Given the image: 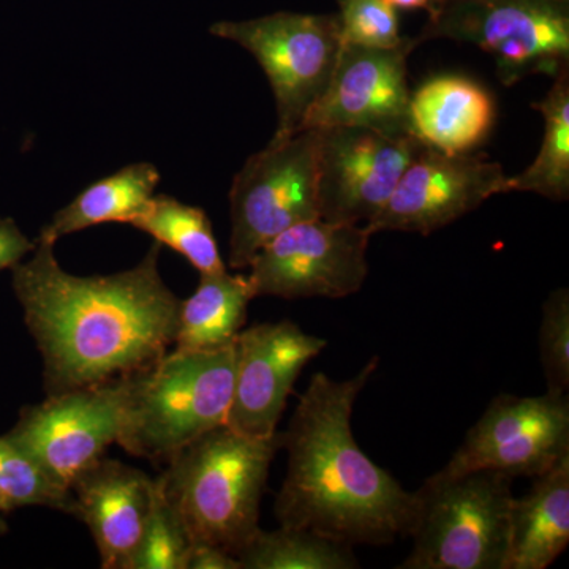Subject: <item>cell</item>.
<instances>
[{
	"mask_svg": "<svg viewBox=\"0 0 569 569\" xmlns=\"http://www.w3.org/2000/svg\"><path fill=\"white\" fill-rule=\"evenodd\" d=\"M129 378L100 387L73 389L22 408L6 433L59 488L102 459L116 443Z\"/></svg>",
	"mask_w": 569,
	"mask_h": 569,
	"instance_id": "obj_10",
	"label": "cell"
},
{
	"mask_svg": "<svg viewBox=\"0 0 569 569\" xmlns=\"http://www.w3.org/2000/svg\"><path fill=\"white\" fill-rule=\"evenodd\" d=\"M253 295L244 274L200 276L194 293L181 301L176 350L212 351L234 343L244 328Z\"/></svg>",
	"mask_w": 569,
	"mask_h": 569,
	"instance_id": "obj_20",
	"label": "cell"
},
{
	"mask_svg": "<svg viewBox=\"0 0 569 569\" xmlns=\"http://www.w3.org/2000/svg\"><path fill=\"white\" fill-rule=\"evenodd\" d=\"M569 452L568 395H500L441 470H493L535 478Z\"/></svg>",
	"mask_w": 569,
	"mask_h": 569,
	"instance_id": "obj_12",
	"label": "cell"
},
{
	"mask_svg": "<svg viewBox=\"0 0 569 569\" xmlns=\"http://www.w3.org/2000/svg\"><path fill=\"white\" fill-rule=\"evenodd\" d=\"M44 507L73 515L70 490L59 488L43 470L6 436L0 437V511Z\"/></svg>",
	"mask_w": 569,
	"mask_h": 569,
	"instance_id": "obj_24",
	"label": "cell"
},
{
	"mask_svg": "<svg viewBox=\"0 0 569 569\" xmlns=\"http://www.w3.org/2000/svg\"><path fill=\"white\" fill-rule=\"evenodd\" d=\"M73 515L88 526L103 569H130L151 512L156 479L140 468L99 459L70 486Z\"/></svg>",
	"mask_w": 569,
	"mask_h": 569,
	"instance_id": "obj_16",
	"label": "cell"
},
{
	"mask_svg": "<svg viewBox=\"0 0 569 569\" xmlns=\"http://www.w3.org/2000/svg\"><path fill=\"white\" fill-rule=\"evenodd\" d=\"M508 192V176L500 163L425 146L366 230L427 236L475 211L493 194Z\"/></svg>",
	"mask_w": 569,
	"mask_h": 569,
	"instance_id": "obj_13",
	"label": "cell"
},
{
	"mask_svg": "<svg viewBox=\"0 0 569 569\" xmlns=\"http://www.w3.org/2000/svg\"><path fill=\"white\" fill-rule=\"evenodd\" d=\"M326 347L325 339L291 320L242 329L234 340V391L227 426L249 437H274L296 380Z\"/></svg>",
	"mask_w": 569,
	"mask_h": 569,
	"instance_id": "obj_14",
	"label": "cell"
},
{
	"mask_svg": "<svg viewBox=\"0 0 569 569\" xmlns=\"http://www.w3.org/2000/svg\"><path fill=\"white\" fill-rule=\"evenodd\" d=\"M190 546L182 519L156 479L151 512L130 569H183Z\"/></svg>",
	"mask_w": 569,
	"mask_h": 569,
	"instance_id": "obj_25",
	"label": "cell"
},
{
	"mask_svg": "<svg viewBox=\"0 0 569 569\" xmlns=\"http://www.w3.org/2000/svg\"><path fill=\"white\" fill-rule=\"evenodd\" d=\"M496 119L492 97L468 78L445 74L411 93L408 129L436 151L466 153L485 141Z\"/></svg>",
	"mask_w": 569,
	"mask_h": 569,
	"instance_id": "obj_17",
	"label": "cell"
},
{
	"mask_svg": "<svg viewBox=\"0 0 569 569\" xmlns=\"http://www.w3.org/2000/svg\"><path fill=\"white\" fill-rule=\"evenodd\" d=\"M545 99L531 104L545 116V138L535 162L508 178L509 192H533L549 200L569 197V69L553 78Z\"/></svg>",
	"mask_w": 569,
	"mask_h": 569,
	"instance_id": "obj_22",
	"label": "cell"
},
{
	"mask_svg": "<svg viewBox=\"0 0 569 569\" xmlns=\"http://www.w3.org/2000/svg\"><path fill=\"white\" fill-rule=\"evenodd\" d=\"M539 361L545 372L546 392L569 391V291L557 288L542 305L538 331Z\"/></svg>",
	"mask_w": 569,
	"mask_h": 569,
	"instance_id": "obj_26",
	"label": "cell"
},
{
	"mask_svg": "<svg viewBox=\"0 0 569 569\" xmlns=\"http://www.w3.org/2000/svg\"><path fill=\"white\" fill-rule=\"evenodd\" d=\"M415 47L413 39L396 48L343 43L328 89L306 116L301 130L369 127L410 133L407 58Z\"/></svg>",
	"mask_w": 569,
	"mask_h": 569,
	"instance_id": "obj_15",
	"label": "cell"
},
{
	"mask_svg": "<svg viewBox=\"0 0 569 569\" xmlns=\"http://www.w3.org/2000/svg\"><path fill=\"white\" fill-rule=\"evenodd\" d=\"M413 493V548L397 568L507 569L511 477L440 470Z\"/></svg>",
	"mask_w": 569,
	"mask_h": 569,
	"instance_id": "obj_5",
	"label": "cell"
},
{
	"mask_svg": "<svg viewBox=\"0 0 569 569\" xmlns=\"http://www.w3.org/2000/svg\"><path fill=\"white\" fill-rule=\"evenodd\" d=\"M242 569H356L353 546L313 530L280 526L258 529L241 552Z\"/></svg>",
	"mask_w": 569,
	"mask_h": 569,
	"instance_id": "obj_23",
	"label": "cell"
},
{
	"mask_svg": "<svg viewBox=\"0 0 569 569\" xmlns=\"http://www.w3.org/2000/svg\"><path fill=\"white\" fill-rule=\"evenodd\" d=\"M234 369V343L212 351H168L129 378L116 443L134 458L173 459L227 425Z\"/></svg>",
	"mask_w": 569,
	"mask_h": 569,
	"instance_id": "obj_4",
	"label": "cell"
},
{
	"mask_svg": "<svg viewBox=\"0 0 569 569\" xmlns=\"http://www.w3.org/2000/svg\"><path fill=\"white\" fill-rule=\"evenodd\" d=\"M9 531V526H7L6 519L2 518V511H0V537L6 535Z\"/></svg>",
	"mask_w": 569,
	"mask_h": 569,
	"instance_id": "obj_31",
	"label": "cell"
},
{
	"mask_svg": "<svg viewBox=\"0 0 569 569\" xmlns=\"http://www.w3.org/2000/svg\"><path fill=\"white\" fill-rule=\"evenodd\" d=\"M231 269H247L261 247L318 219V130L274 134L236 173L230 189Z\"/></svg>",
	"mask_w": 569,
	"mask_h": 569,
	"instance_id": "obj_7",
	"label": "cell"
},
{
	"mask_svg": "<svg viewBox=\"0 0 569 569\" xmlns=\"http://www.w3.org/2000/svg\"><path fill=\"white\" fill-rule=\"evenodd\" d=\"M449 39L493 56L505 86L569 69L568 3L557 0H443L415 40Z\"/></svg>",
	"mask_w": 569,
	"mask_h": 569,
	"instance_id": "obj_6",
	"label": "cell"
},
{
	"mask_svg": "<svg viewBox=\"0 0 569 569\" xmlns=\"http://www.w3.org/2000/svg\"><path fill=\"white\" fill-rule=\"evenodd\" d=\"M36 249V242L31 241L18 223L10 217L0 219V272L14 268Z\"/></svg>",
	"mask_w": 569,
	"mask_h": 569,
	"instance_id": "obj_28",
	"label": "cell"
},
{
	"mask_svg": "<svg viewBox=\"0 0 569 569\" xmlns=\"http://www.w3.org/2000/svg\"><path fill=\"white\" fill-rule=\"evenodd\" d=\"M160 246L182 254L200 276L227 271L208 213L170 194H153L144 211L130 222Z\"/></svg>",
	"mask_w": 569,
	"mask_h": 569,
	"instance_id": "obj_21",
	"label": "cell"
},
{
	"mask_svg": "<svg viewBox=\"0 0 569 569\" xmlns=\"http://www.w3.org/2000/svg\"><path fill=\"white\" fill-rule=\"evenodd\" d=\"M160 250L156 242L127 271L81 277L59 264L54 244L36 241L11 268L47 396L138 376L174 346L181 299L160 274Z\"/></svg>",
	"mask_w": 569,
	"mask_h": 569,
	"instance_id": "obj_1",
	"label": "cell"
},
{
	"mask_svg": "<svg viewBox=\"0 0 569 569\" xmlns=\"http://www.w3.org/2000/svg\"><path fill=\"white\" fill-rule=\"evenodd\" d=\"M569 542V452L512 500L507 569H546Z\"/></svg>",
	"mask_w": 569,
	"mask_h": 569,
	"instance_id": "obj_18",
	"label": "cell"
},
{
	"mask_svg": "<svg viewBox=\"0 0 569 569\" xmlns=\"http://www.w3.org/2000/svg\"><path fill=\"white\" fill-rule=\"evenodd\" d=\"M395 9H429L430 0H387Z\"/></svg>",
	"mask_w": 569,
	"mask_h": 569,
	"instance_id": "obj_30",
	"label": "cell"
},
{
	"mask_svg": "<svg viewBox=\"0 0 569 569\" xmlns=\"http://www.w3.org/2000/svg\"><path fill=\"white\" fill-rule=\"evenodd\" d=\"M380 359L335 380L317 372L280 436L287 475L276 498L280 526L307 529L350 546H387L408 537L415 493L356 443L355 403Z\"/></svg>",
	"mask_w": 569,
	"mask_h": 569,
	"instance_id": "obj_2",
	"label": "cell"
},
{
	"mask_svg": "<svg viewBox=\"0 0 569 569\" xmlns=\"http://www.w3.org/2000/svg\"><path fill=\"white\" fill-rule=\"evenodd\" d=\"M441 2H443V0H430L429 9H430V7L438 6V3H441ZM557 2L568 3L569 0H557ZM429 9H427V10H429Z\"/></svg>",
	"mask_w": 569,
	"mask_h": 569,
	"instance_id": "obj_32",
	"label": "cell"
},
{
	"mask_svg": "<svg viewBox=\"0 0 569 569\" xmlns=\"http://www.w3.org/2000/svg\"><path fill=\"white\" fill-rule=\"evenodd\" d=\"M279 449V432L257 438L224 425L168 460L167 471L157 479L192 545L241 552L260 529L261 500Z\"/></svg>",
	"mask_w": 569,
	"mask_h": 569,
	"instance_id": "obj_3",
	"label": "cell"
},
{
	"mask_svg": "<svg viewBox=\"0 0 569 569\" xmlns=\"http://www.w3.org/2000/svg\"><path fill=\"white\" fill-rule=\"evenodd\" d=\"M212 36L234 41L257 59L274 93L276 134L299 132L335 73L343 41L337 14L279 11L247 21H220Z\"/></svg>",
	"mask_w": 569,
	"mask_h": 569,
	"instance_id": "obj_8",
	"label": "cell"
},
{
	"mask_svg": "<svg viewBox=\"0 0 569 569\" xmlns=\"http://www.w3.org/2000/svg\"><path fill=\"white\" fill-rule=\"evenodd\" d=\"M411 133L369 127L318 130V212L329 222L369 224L425 148Z\"/></svg>",
	"mask_w": 569,
	"mask_h": 569,
	"instance_id": "obj_11",
	"label": "cell"
},
{
	"mask_svg": "<svg viewBox=\"0 0 569 569\" xmlns=\"http://www.w3.org/2000/svg\"><path fill=\"white\" fill-rule=\"evenodd\" d=\"M160 173L148 162L127 164L86 187L66 208L59 209L41 228L37 241L54 244L86 228L102 223H129L137 219L156 194Z\"/></svg>",
	"mask_w": 569,
	"mask_h": 569,
	"instance_id": "obj_19",
	"label": "cell"
},
{
	"mask_svg": "<svg viewBox=\"0 0 569 569\" xmlns=\"http://www.w3.org/2000/svg\"><path fill=\"white\" fill-rule=\"evenodd\" d=\"M340 37L343 43L366 48H396L400 36L396 9L387 0H340Z\"/></svg>",
	"mask_w": 569,
	"mask_h": 569,
	"instance_id": "obj_27",
	"label": "cell"
},
{
	"mask_svg": "<svg viewBox=\"0 0 569 569\" xmlns=\"http://www.w3.org/2000/svg\"><path fill=\"white\" fill-rule=\"evenodd\" d=\"M183 569H242L238 557L217 546L193 542Z\"/></svg>",
	"mask_w": 569,
	"mask_h": 569,
	"instance_id": "obj_29",
	"label": "cell"
},
{
	"mask_svg": "<svg viewBox=\"0 0 569 569\" xmlns=\"http://www.w3.org/2000/svg\"><path fill=\"white\" fill-rule=\"evenodd\" d=\"M369 231L362 224L306 220L261 247L247 276L254 298L342 299L369 274Z\"/></svg>",
	"mask_w": 569,
	"mask_h": 569,
	"instance_id": "obj_9",
	"label": "cell"
}]
</instances>
